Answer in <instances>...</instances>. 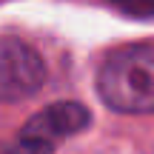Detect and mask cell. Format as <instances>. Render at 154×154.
<instances>
[{
	"instance_id": "6da1fadb",
	"label": "cell",
	"mask_w": 154,
	"mask_h": 154,
	"mask_svg": "<svg viewBox=\"0 0 154 154\" xmlns=\"http://www.w3.org/2000/svg\"><path fill=\"white\" fill-rule=\"evenodd\" d=\"M106 106L126 114H154V46H126L106 57L97 74Z\"/></svg>"
},
{
	"instance_id": "7a4b0ae2",
	"label": "cell",
	"mask_w": 154,
	"mask_h": 154,
	"mask_svg": "<svg viewBox=\"0 0 154 154\" xmlns=\"http://www.w3.org/2000/svg\"><path fill=\"white\" fill-rule=\"evenodd\" d=\"M46 66L32 46L0 37V100H23L43 86Z\"/></svg>"
},
{
	"instance_id": "3957f363",
	"label": "cell",
	"mask_w": 154,
	"mask_h": 154,
	"mask_svg": "<svg viewBox=\"0 0 154 154\" xmlns=\"http://www.w3.org/2000/svg\"><path fill=\"white\" fill-rule=\"evenodd\" d=\"M91 114L83 109L80 103H51L49 109L37 111L32 120L23 126V140L34 146H43V149L54 151L57 140L63 137H72V134L83 131L88 126Z\"/></svg>"
},
{
	"instance_id": "277c9868",
	"label": "cell",
	"mask_w": 154,
	"mask_h": 154,
	"mask_svg": "<svg viewBox=\"0 0 154 154\" xmlns=\"http://www.w3.org/2000/svg\"><path fill=\"white\" fill-rule=\"evenodd\" d=\"M109 3H114L120 11L134 14V17H151L154 14V0H109Z\"/></svg>"
}]
</instances>
